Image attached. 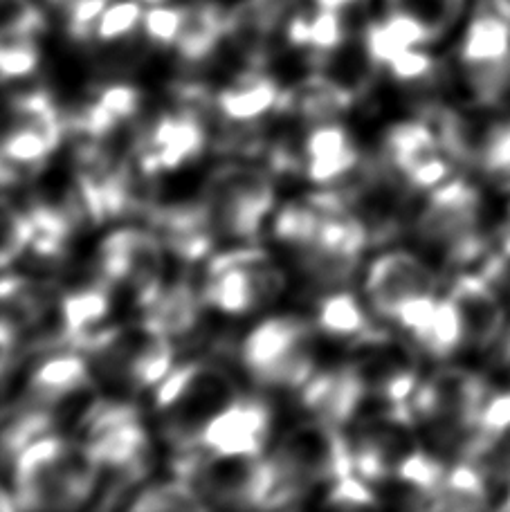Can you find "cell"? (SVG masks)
I'll use <instances>...</instances> for the list:
<instances>
[{
	"instance_id": "cell-1",
	"label": "cell",
	"mask_w": 510,
	"mask_h": 512,
	"mask_svg": "<svg viewBox=\"0 0 510 512\" xmlns=\"http://www.w3.org/2000/svg\"><path fill=\"white\" fill-rule=\"evenodd\" d=\"M102 479L84 441L57 434L36 438L12 459V492L18 508L75 510L95 495Z\"/></svg>"
},
{
	"instance_id": "cell-2",
	"label": "cell",
	"mask_w": 510,
	"mask_h": 512,
	"mask_svg": "<svg viewBox=\"0 0 510 512\" xmlns=\"http://www.w3.org/2000/svg\"><path fill=\"white\" fill-rule=\"evenodd\" d=\"M497 393L479 373L466 367H443L418 382L412 396L414 418L443 443L461 445L468 454L488 447V418Z\"/></svg>"
},
{
	"instance_id": "cell-3",
	"label": "cell",
	"mask_w": 510,
	"mask_h": 512,
	"mask_svg": "<svg viewBox=\"0 0 510 512\" xmlns=\"http://www.w3.org/2000/svg\"><path fill=\"white\" fill-rule=\"evenodd\" d=\"M241 396L239 384L218 364L189 362L173 367L156 393L162 434L182 452L198 450L205 427Z\"/></svg>"
},
{
	"instance_id": "cell-4",
	"label": "cell",
	"mask_w": 510,
	"mask_h": 512,
	"mask_svg": "<svg viewBox=\"0 0 510 512\" xmlns=\"http://www.w3.org/2000/svg\"><path fill=\"white\" fill-rule=\"evenodd\" d=\"M270 459L281 483L277 508L295 506L315 486H331L355 472L351 441L322 418L290 427Z\"/></svg>"
},
{
	"instance_id": "cell-5",
	"label": "cell",
	"mask_w": 510,
	"mask_h": 512,
	"mask_svg": "<svg viewBox=\"0 0 510 512\" xmlns=\"http://www.w3.org/2000/svg\"><path fill=\"white\" fill-rule=\"evenodd\" d=\"M416 236L450 265L475 261L486 243V203L468 178H448L427 196L416 218Z\"/></svg>"
},
{
	"instance_id": "cell-6",
	"label": "cell",
	"mask_w": 510,
	"mask_h": 512,
	"mask_svg": "<svg viewBox=\"0 0 510 512\" xmlns=\"http://www.w3.org/2000/svg\"><path fill=\"white\" fill-rule=\"evenodd\" d=\"M176 474L198 492L209 508H277L281 483L275 463L266 456L189 450L176 463Z\"/></svg>"
},
{
	"instance_id": "cell-7",
	"label": "cell",
	"mask_w": 510,
	"mask_h": 512,
	"mask_svg": "<svg viewBox=\"0 0 510 512\" xmlns=\"http://www.w3.org/2000/svg\"><path fill=\"white\" fill-rule=\"evenodd\" d=\"M241 358L261 387L302 389L315 376V328L297 315L270 317L245 337Z\"/></svg>"
},
{
	"instance_id": "cell-8",
	"label": "cell",
	"mask_w": 510,
	"mask_h": 512,
	"mask_svg": "<svg viewBox=\"0 0 510 512\" xmlns=\"http://www.w3.org/2000/svg\"><path fill=\"white\" fill-rule=\"evenodd\" d=\"M79 349L97 362L106 380L133 391L158 387L173 369V340L144 322L102 328Z\"/></svg>"
},
{
	"instance_id": "cell-9",
	"label": "cell",
	"mask_w": 510,
	"mask_h": 512,
	"mask_svg": "<svg viewBox=\"0 0 510 512\" xmlns=\"http://www.w3.org/2000/svg\"><path fill=\"white\" fill-rule=\"evenodd\" d=\"M84 443L111 477L113 488L133 486L149 472L151 441L147 427L131 405L122 402H93L81 418Z\"/></svg>"
},
{
	"instance_id": "cell-10",
	"label": "cell",
	"mask_w": 510,
	"mask_h": 512,
	"mask_svg": "<svg viewBox=\"0 0 510 512\" xmlns=\"http://www.w3.org/2000/svg\"><path fill=\"white\" fill-rule=\"evenodd\" d=\"M200 203L216 234L252 241L275 207V185L266 171L225 164L207 178Z\"/></svg>"
},
{
	"instance_id": "cell-11",
	"label": "cell",
	"mask_w": 510,
	"mask_h": 512,
	"mask_svg": "<svg viewBox=\"0 0 510 512\" xmlns=\"http://www.w3.org/2000/svg\"><path fill=\"white\" fill-rule=\"evenodd\" d=\"M475 104L470 111L445 115L439 133L454 162H463L495 185H510V108Z\"/></svg>"
},
{
	"instance_id": "cell-12",
	"label": "cell",
	"mask_w": 510,
	"mask_h": 512,
	"mask_svg": "<svg viewBox=\"0 0 510 512\" xmlns=\"http://www.w3.org/2000/svg\"><path fill=\"white\" fill-rule=\"evenodd\" d=\"M286 288V274L259 248H236L209 263L205 304L225 315H248L268 306Z\"/></svg>"
},
{
	"instance_id": "cell-13",
	"label": "cell",
	"mask_w": 510,
	"mask_h": 512,
	"mask_svg": "<svg viewBox=\"0 0 510 512\" xmlns=\"http://www.w3.org/2000/svg\"><path fill=\"white\" fill-rule=\"evenodd\" d=\"M459 75L479 104H506L510 97V21L484 9L470 16L459 36Z\"/></svg>"
},
{
	"instance_id": "cell-14",
	"label": "cell",
	"mask_w": 510,
	"mask_h": 512,
	"mask_svg": "<svg viewBox=\"0 0 510 512\" xmlns=\"http://www.w3.org/2000/svg\"><path fill=\"white\" fill-rule=\"evenodd\" d=\"M165 243L140 227H120L99 245V279L122 286L142 308L165 288Z\"/></svg>"
},
{
	"instance_id": "cell-15",
	"label": "cell",
	"mask_w": 510,
	"mask_h": 512,
	"mask_svg": "<svg viewBox=\"0 0 510 512\" xmlns=\"http://www.w3.org/2000/svg\"><path fill=\"white\" fill-rule=\"evenodd\" d=\"M349 367L371 398L391 405H407L421 382L412 349L396 337L371 328L355 340Z\"/></svg>"
},
{
	"instance_id": "cell-16",
	"label": "cell",
	"mask_w": 510,
	"mask_h": 512,
	"mask_svg": "<svg viewBox=\"0 0 510 512\" xmlns=\"http://www.w3.org/2000/svg\"><path fill=\"white\" fill-rule=\"evenodd\" d=\"M439 288V272L423 256L407 250H391L378 256L364 281L371 310L391 322H396L414 301L441 295Z\"/></svg>"
},
{
	"instance_id": "cell-17",
	"label": "cell",
	"mask_w": 510,
	"mask_h": 512,
	"mask_svg": "<svg viewBox=\"0 0 510 512\" xmlns=\"http://www.w3.org/2000/svg\"><path fill=\"white\" fill-rule=\"evenodd\" d=\"M385 160L389 171L407 189L432 191L445 182L452 169V155L439 128L425 122H400L385 137Z\"/></svg>"
},
{
	"instance_id": "cell-18",
	"label": "cell",
	"mask_w": 510,
	"mask_h": 512,
	"mask_svg": "<svg viewBox=\"0 0 510 512\" xmlns=\"http://www.w3.org/2000/svg\"><path fill=\"white\" fill-rule=\"evenodd\" d=\"M459 319L463 351L486 353L499 349L508 328V310L493 279L466 272L445 292Z\"/></svg>"
},
{
	"instance_id": "cell-19",
	"label": "cell",
	"mask_w": 510,
	"mask_h": 512,
	"mask_svg": "<svg viewBox=\"0 0 510 512\" xmlns=\"http://www.w3.org/2000/svg\"><path fill=\"white\" fill-rule=\"evenodd\" d=\"M470 0H382L385 23L405 45L434 48L468 21Z\"/></svg>"
},
{
	"instance_id": "cell-20",
	"label": "cell",
	"mask_w": 510,
	"mask_h": 512,
	"mask_svg": "<svg viewBox=\"0 0 510 512\" xmlns=\"http://www.w3.org/2000/svg\"><path fill=\"white\" fill-rule=\"evenodd\" d=\"M270 429L272 411L259 400L241 396L205 427L200 450L225 456H263Z\"/></svg>"
},
{
	"instance_id": "cell-21",
	"label": "cell",
	"mask_w": 510,
	"mask_h": 512,
	"mask_svg": "<svg viewBox=\"0 0 510 512\" xmlns=\"http://www.w3.org/2000/svg\"><path fill=\"white\" fill-rule=\"evenodd\" d=\"M207 133L203 122L191 113L165 115L151 126L138 153L144 173L176 171L205 151Z\"/></svg>"
},
{
	"instance_id": "cell-22",
	"label": "cell",
	"mask_w": 510,
	"mask_h": 512,
	"mask_svg": "<svg viewBox=\"0 0 510 512\" xmlns=\"http://www.w3.org/2000/svg\"><path fill=\"white\" fill-rule=\"evenodd\" d=\"M369 400V391L349 364L313 376L302 387L304 407L315 418L329 420L338 427L355 423Z\"/></svg>"
},
{
	"instance_id": "cell-23",
	"label": "cell",
	"mask_w": 510,
	"mask_h": 512,
	"mask_svg": "<svg viewBox=\"0 0 510 512\" xmlns=\"http://www.w3.org/2000/svg\"><path fill=\"white\" fill-rule=\"evenodd\" d=\"M90 387H93V376H90L88 360L68 351L50 355L32 371L27 393H30V405L54 411L84 396Z\"/></svg>"
},
{
	"instance_id": "cell-24",
	"label": "cell",
	"mask_w": 510,
	"mask_h": 512,
	"mask_svg": "<svg viewBox=\"0 0 510 512\" xmlns=\"http://www.w3.org/2000/svg\"><path fill=\"white\" fill-rule=\"evenodd\" d=\"M358 160L360 155L351 135L338 124H317L306 135L302 169L317 185H331V182L349 176L358 167Z\"/></svg>"
},
{
	"instance_id": "cell-25",
	"label": "cell",
	"mask_w": 510,
	"mask_h": 512,
	"mask_svg": "<svg viewBox=\"0 0 510 512\" xmlns=\"http://www.w3.org/2000/svg\"><path fill=\"white\" fill-rule=\"evenodd\" d=\"M180 30L171 50L187 63L205 61L227 36V12L216 0L182 3Z\"/></svg>"
},
{
	"instance_id": "cell-26",
	"label": "cell",
	"mask_w": 510,
	"mask_h": 512,
	"mask_svg": "<svg viewBox=\"0 0 510 512\" xmlns=\"http://www.w3.org/2000/svg\"><path fill=\"white\" fill-rule=\"evenodd\" d=\"M353 102V90L340 84L335 77L313 75L302 84L290 88L286 95L279 99V111L293 113L299 120L326 124L333 122L335 117L342 115Z\"/></svg>"
},
{
	"instance_id": "cell-27",
	"label": "cell",
	"mask_w": 510,
	"mask_h": 512,
	"mask_svg": "<svg viewBox=\"0 0 510 512\" xmlns=\"http://www.w3.org/2000/svg\"><path fill=\"white\" fill-rule=\"evenodd\" d=\"M158 232L165 248L182 261L203 259L216 236L203 203L165 209L158 216Z\"/></svg>"
},
{
	"instance_id": "cell-28",
	"label": "cell",
	"mask_w": 510,
	"mask_h": 512,
	"mask_svg": "<svg viewBox=\"0 0 510 512\" xmlns=\"http://www.w3.org/2000/svg\"><path fill=\"white\" fill-rule=\"evenodd\" d=\"M200 319V299L187 283L165 286L160 295L144 308L142 322L153 331L178 340L194 331Z\"/></svg>"
},
{
	"instance_id": "cell-29",
	"label": "cell",
	"mask_w": 510,
	"mask_h": 512,
	"mask_svg": "<svg viewBox=\"0 0 510 512\" xmlns=\"http://www.w3.org/2000/svg\"><path fill=\"white\" fill-rule=\"evenodd\" d=\"M279 99L281 90L275 79L261 72H245L218 95V108L230 122H252L277 108Z\"/></svg>"
},
{
	"instance_id": "cell-30",
	"label": "cell",
	"mask_w": 510,
	"mask_h": 512,
	"mask_svg": "<svg viewBox=\"0 0 510 512\" xmlns=\"http://www.w3.org/2000/svg\"><path fill=\"white\" fill-rule=\"evenodd\" d=\"M108 283L88 286L63 295V326H66V340L77 349L90 335L104 328V319L111 310V292Z\"/></svg>"
},
{
	"instance_id": "cell-31",
	"label": "cell",
	"mask_w": 510,
	"mask_h": 512,
	"mask_svg": "<svg viewBox=\"0 0 510 512\" xmlns=\"http://www.w3.org/2000/svg\"><path fill=\"white\" fill-rule=\"evenodd\" d=\"M315 328L338 340H358L369 331L367 313L358 299L349 292H335L324 297L317 306Z\"/></svg>"
},
{
	"instance_id": "cell-32",
	"label": "cell",
	"mask_w": 510,
	"mask_h": 512,
	"mask_svg": "<svg viewBox=\"0 0 510 512\" xmlns=\"http://www.w3.org/2000/svg\"><path fill=\"white\" fill-rule=\"evenodd\" d=\"M324 207L315 196L306 203H290L275 218V236L288 248L304 250L320 230Z\"/></svg>"
},
{
	"instance_id": "cell-33",
	"label": "cell",
	"mask_w": 510,
	"mask_h": 512,
	"mask_svg": "<svg viewBox=\"0 0 510 512\" xmlns=\"http://www.w3.org/2000/svg\"><path fill=\"white\" fill-rule=\"evenodd\" d=\"M131 510H142V512H160V510H205L209 508L203 499H200L198 492L189 486L187 481L176 479V481H162L153 483V486L144 488L138 492L131 504Z\"/></svg>"
},
{
	"instance_id": "cell-34",
	"label": "cell",
	"mask_w": 510,
	"mask_h": 512,
	"mask_svg": "<svg viewBox=\"0 0 510 512\" xmlns=\"http://www.w3.org/2000/svg\"><path fill=\"white\" fill-rule=\"evenodd\" d=\"M30 239V216L0 196V270L14 263L25 250H30Z\"/></svg>"
},
{
	"instance_id": "cell-35",
	"label": "cell",
	"mask_w": 510,
	"mask_h": 512,
	"mask_svg": "<svg viewBox=\"0 0 510 512\" xmlns=\"http://www.w3.org/2000/svg\"><path fill=\"white\" fill-rule=\"evenodd\" d=\"M39 39L36 36H7L0 39V84L30 77L39 68Z\"/></svg>"
},
{
	"instance_id": "cell-36",
	"label": "cell",
	"mask_w": 510,
	"mask_h": 512,
	"mask_svg": "<svg viewBox=\"0 0 510 512\" xmlns=\"http://www.w3.org/2000/svg\"><path fill=\"white\" fill-rule=\"evenodd\" d=\"M45 12L36 0H0V39L39 36L45 32Z\"/></svg>"
},
{
	"instance_id": "cell-37",
	"label": "cell",
	"mask_w": 510,
	"mask_h": 512,
	"mask_svg": "<svg viewBox=\"0 0 510 512\" xmlns=\"http://www.w3.org/2000/svg\"><path fill=\"white\" fill-rule=\"evenodd\" d=\"M376 495L367 488V481L358 474H349V477H342L329 486L326 492V506L333 508H344V510H355V508H369L376 506Z\"/></svg>"
},
{
	"instance_id": "cell-38",
	"label": "cell",
	"mask_w": 510,
	"mask_h": 512,
	"mask_svg": "<svg viewBox=\"0 0 510 512\" xmlns=\"http://www.w3.org/2000/svg\"><path fill=\"white\" fill-rule=\"evenodd\" d=\"M18 337H21V333H18L12 319L0 313V376H5L12 367Z\"/></svg>"
},
{
	"instance_id": "cell-39",
	"label": "cell",
	"mask_w": 510,
	"mask_h": 512,
	"mask_svg": "<svg viewBox=\"0 0 510 512\" xmlns=\"http://www.w3.org/2000/svg\"><path fill=\"white\" fill-rule=\"evenodd\" d=\"M311 3L324 9H338V12H344V9H349L351 5L358 3V0H311Z\"/></svg>"
},
{
	"instance_id": "cell-40",
	"label": "cell",
	"mask_w": 510,
	"mask_h": 512,
	"mask_svg": "<svg viewBox=\"0 0 510 512\" xmlns=\"http://www.w3.org/2000/svg\"><path fill=\"white\" fill-rule=\"evenodd\" d=\"M499 355H502L504 367H506V371L510 373V324H508V328H506L502 342H499Z\"/></svg>"
},
{
	"instance_id": "cell-41",
	"label": "cell",
	"mask_w": 510,
	"mask_h": 512,
	"mask_svg": "<svg viewBox=\"0 0 510 512\" xmlns=\"http://www.w3.org/2000/svg\"><path fill=\"white\" fill-rule=\"evenodd\" d=\"M486 3H488V9H493L495 14L510 21V0H486Z\"/></svg>"
},
{
	"instance_id": "cell-42",
	"label": "cell",
	"mask_w": 510,
	"mask_h": 512,
	"mask_svg": "<svg viewBox=\"0 0 510 512\" xmlns=\"http://www.w3.org/2000/svg\"><path fill=\"white\" fill-rule=\"evenodd\" d=\"M14 508H18L14 492L0 488V512H3V510H14Z\"/></svg>"
},
{
	"instance_id": "cell-43",
	"label": "cell",
	"mask_w": 510,
	"mask_h": 512,
	"mask_svg": "<svg viewBox=\"0 0 510 512\" xmlns=\"http://www.w3.org/2000/svg\"><path fill=\"white\" fill-rule=\"evenodd\" d=\"M45 3H48L50 7H57V9H61V12H63V9H66L72 3V0H45Z\"/></svg>"
},
{
	"instance_id": "cell-44",
	"label": "cell",
	"mask_w": 510,
	"mask_h": 512,
	"mask_svg": "<svg viewBox=\"0 0 510 512\" xmlns=\"http://www.w3.org/2000/svg\"><path fill=\"white\" fill-rule=\"evenodd\" d=\"M504 254L510 259V223L506 225V232H504Z\"/></svg>"
},
{
	"instance_id": "cell-45",
	"label": "cell",
	"mask_w": 510,
	"mask_h": 512,
	"mask_svg": "<svg viewBox=\"0 0 510 512\" xmlns=\"http://www.w3.org/2000/svg\"><path fill=\"white\" fill-rule=\"evenodd\" d=\"M138 3H142L144 7H156V5H167L171 0H138Z\"/></svg>"
}]
</instances>
